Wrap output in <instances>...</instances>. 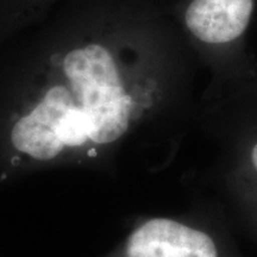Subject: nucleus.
Listing matches in <instances>:
<instances>
[{
  "label": "nucleus",
  "mask_w": 257,
  "mask_h": 257,
  "mask_svg": "<svg viewBox=\"0 0 257 257\" xmlns=\"http://www.w3.org/2000/svg\"><path fill=\"white\" fill-rule=\"evenodd\" d=\"M157 115L133 54L92 41L53 51L0 100V193L55 170L117 181L153 146Z\"/></svg>",
  "instance_id": "1"
},
{
  "label": "nucleus",
  "mask_w": 257,
  "mask_h": 257,
  "mask_svg": "<svg viewBox=\"0 0 257 257\" xmlns=\"http://www.w3.org/2000/svg\"><path fill=\"white\" fill-rule=\"evenodd\" d=\"M100 257H220L207 231L168 217L138 218L117 245Z\"/></svg>",
  "instance_id": "2"
},
{
  "label": "nucleus",
  "mask_w": 257,
  "mask_h": 257,
  "mask_svg": "<svg viewBox=\"0 0 257 257\" xmlns=\"http://www.w3.org/2000/svg\"><path fill=\"white\" fill-rule=\"evenodd\" d=\"M252 9L253 0H193L186 11V25L204 43H227L243 34Z\"/></svg>",
  "instance_id": "3"
},
{
  "label": "nucleus",
  "mask_w": 257,
  "mask_h": 257,
  "mask_svg": "<svg viewBox=\"0 0 257 257\" xmlns=\"http://www.w3.org/2000/svg\"><path fill=\"white\" fill-rule=\"evenodd\" d=\"M251 161H252V165L255 167V169L257 170V143L253 146L252 148V152H251Z\"/></svg>",
  "instance_id": "4"
}]
</instances>
